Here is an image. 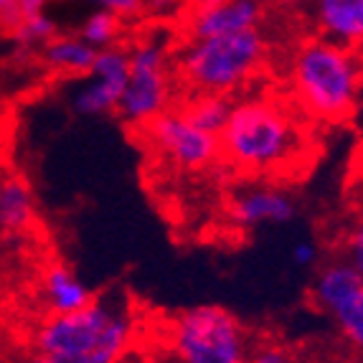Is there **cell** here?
<instances>
[{"instance_id": "1", "label": "cell", "mask_w": 363, "mask_h": 363, "mask_svg": "<svg viewBox=\"0 0 363 363\" xmlns=\"http://www.w3.org/2000/svg\"><path fill=\"white\" fill-rule=\"evenodd\" d=\"M135 320L122 300L94 297L86 308L51 315L36 330V353L67 363H117L133 343Z\"/></svg>"}, {"instance_id": "2", "label": "cell", "mask_w": 363, "mask_h": 363, "mask_svg": "<svg viewBox=\"0 0 363 363\" xmlns=\"http://www.w3.org/2000/svg\"><path fill=\"white\" fill-rule=\"evenodd\" d=\"M300 130L279 104L269 99L236 102L218 145L231 165L249 173L282 168L300 150Z\"/></svg>"}, {"instance_id": "3", "label": "cell", "mask_w": 363, "mask_h": 363, "mask_svg": "<svg viewBox=\"0 0 363 363\" xmlns=\"http://www.w3.org/2000/svg\"><path fill=\"white\" fill-rule=\"evenodd\" d=\"M292 86L308 112L323 120L351 115L363 86V64L356 51L325 38L305 41L292 56Z\"/></svg>"}, {"instance_id": "4", "label": "cell", "mask_w": 363, "mask_h": 363, "mask_svg": "<svg viewBox=\"0 0 363 363\" xmlns=\"http://www.w3.org/2000/svg\"><path fill=\"white\" fill-rule=\"evenodd\" d=\"M264 59L259 28L234 36L191 41L181 54V74L201 94H229L242 86Z\"/></svg>"}, {"instance_id": "5", "label": "cell", "mask_w": 363, "mask_h": 363, "mask_svg": "<svg viewBox=\"0 0 363 363\" xmlns=\"http://www.w3.org/2000/svg\"><path fill=\"white\" fill-rule=\"evenodd\" d=\"M170 348L181 363H247V330L229 310L199 305L183 310L170 325Z\"/></svg>"}, {"instance_id": "6", "label": "cell", "mask_w": 363, "mask_h": 363, "mask_svg": "<svg viewBox=\"0 0 363 363\" xmlns=\"http://www.w3.org/2000/svg\"><path fill=\"white\" fill-rule=\"evenodd\" d=\"M130 79L122 91L117 115L128 125L145 128L155 117L168 112L170 79H168V51L160 41L147 38L128 51Z\"/></svg>"}, {"instance_id": "7", "label": "cell", "mask_w": 363, "mask_h": 363, "mask_svg": "<svg viewBox=\"0 0 363 363\" xmlns=\"http://www.w3.org/2000/svg\"><path fill=\"white\" fill-rule=\"evenodd\" d=\"M143 130L152 145L165 157H170L178 168L203 170L221 152L216 135L196 128L186 117V112H163Z\"/></svg>"}, {"instance_id": "8", "label": "cell", "mask_w": 363, "mask_h": 363, "mask_svg": "<svg viewBox=\"0 0 363 363\" xmlns=\"http://www.w3.org/2000/svg\"><path fill=\"white\" fill-rule=\"evenodd\" d=\"M130 79V54L120 46L97 51L94 67L84 74V82H79L72 91L69 104L77 115L97 117L107 112H117L122 91Z\"/></svg>"}, {"instance_id": "9", "label": "cell", "mask_w": 363, "mask_h": 363, "mask_svg": "<svg viewBox=\"0 0 363 363\" xmlns=\"http://www.w3.org/2000/svg\"><path fill=\"white\" fill-rule=\"evenodd\" d=\"M259 18L262 6L255 0H196V8L188 21V33L191 41L234 36L259 28Z\"/></svg>"}, {"instance_id": "10", "label": "cell", "mask_w": 363, "mask_h": 363, "mask_svg": "<svg viewBox=\"0 0 363 363\" xmlns=\"http://www.w3.org/2000/svg\"><path fill=\"white\" fill-rule=\"evenodd\" d=\"M295 213V199L274 186H247L231 199V218L242 229L290 224Z\"/></svg>"}, {"instance_id": "11", "label": "cell", "mask_w": 363, "mask_h": 363, "mask_svg": "<svg viewBox=\"0 0 363 363\" xmlns=\"http://www.w3.org/2000/svg\"><path fill=\"white\" fill-rule=\"evenodd\" d=\"M313 16L325 41L351 51L363 46V0H313Z\"/></svg>"}, {"instance_id": "12", "label": "cell", "mask_w": 363, "mask_h": 363, "mask_svg": "<svg viewBox=\"0 0 363 363\" xmlns=\"http://www.w3.org/2000/svg\"><path fill=\"white\" fill-rule=\"evenodd\" d=\"M363 290V277L348 259L328 262L313 282V300L325 315L333 318L348 300Z\"/></svg>"}, {"instance_id": "13", "label": "cell", "mask_w": 363, "mask_h": 363, "mask_svg": "<svg viewBox=\"0 0 363 363\" xmlns=\"http://www.w3.org/2000/svg\"><path fill=\"white\" fill-rule=\"evenodd\" d=\"M36 221V199L21 173H3L0 181V226L6 234H26Z\"/></svg>"}, {"instance_id": "14", "label": "cell", "mask_w": 363, "mask_h": 363, "mask_svg": "<svg viewBox=\"0 0 363 363\" xmlns=\"http://www.w3.org/2000/svg\"><path fill=\"white\" fill-rule=\"evenodd\" d=\"M43 300L49 305L51 315H69L86 308L94 300L86 282L77 277L67 264H51L43 272Z\"/></svg>"}, {"instance_id": "15", "label": "cell", "mask_w": 363, "mask_h": 363, "mask_svg": "<svg viewBox=\"0 0 363 363\" xmlns=\"http://www.w3.org/2000/svg\"><path fill=\"white\" fill-rule=\"evenodd\" d=\"M43 64L56 74H69V77H84L94 67L97 49L82 41L79 36H54L41 54Z\"/></svg>"}, {"instance_id": "16", "label": "cell", "mask_w": 363, "mask_h": 363, "mask_svg": "<svg viewBox=\"0 0 363 363\" xmlns=\"http://www.w3.org/2000/svg\"><path fill=\"white\" fill-rule=\"evenodd\" d=\"M231 109H234V104L226 99V94H201L183 112H186V117L194 122L196 128L206 130V133L218 138V135L224 133L226 122H229Z\"/></svg>"}, {"instance_id": "17", "label": "cell", "mask_w": 363, "mask_h": 363, "mask_svg": "<svg viewBox=\"0 0 363 363\" xmlns=\"http://www.w3.org/2000/svg\"><path fill=\"white\" fill-rule=\"evenodd\" d=\"M117 36H120V16H115L112 11H104V8H97L91 13L79 30V38L94 46L97 51L115 46Z\"/></svg>"}, {"instance_id": "18", "label": "cell", "mask_w": 363, "mask_h": 363, "mask_svg": "<svg viewBox=\"0 0 363 363\" xmlns=\"http://www.w3.org/2000/svg\"><path fill=\"white\" fill-rule=\"evenodd\" d=\"M54 36H59V30H56V23L51 16L41 13L36 18H28L18 26L16 30H11V41L28 49V46H46Z\"/></svg>"}, {"instance_id": "19", "label": "cell", "mask_w": 363, "mask_h": 363, "mask_svg": "<svg viewBox=\"0 0 363 363\" xmlns=\"http://www.w3.org/2000/svg\"><path fill=\"white\" fill-rule=\"evenodd\" d=\"M333 320L345 340L363 351V290L333 315Z\"/></svg>"}, {"instance_id": "20", "label": "cell", "mask_w": 363, "mask_h": 363, "mask_svg": "<svg viewBox=\"0 0 363 363\" xmlns=\"http://www.w3.org/2000/svg\"><path fill=\"white\" fill-rule=\"evenodd\" d=\"M46 13V0H13L6 11H0V26L11 33V30L18 28L23 21L36 18Z\"/></svg>"}, {"instance_id": "21", "label": "cell", "mask_w": 363, "mask_h": 363, "mask_svg": "<svg viewBox=\"0 0 363 363\" xmlns=\"http://www.w3.org/2000/svg\"><path fill=\"white\" fill-rule=\"evenodd\" d=\"M345 259L356 267V272L363 277V218L356 221L345 236Z\"/></svg>"}, {"instance_id": "22", "label": "cell", "mask_w": 363, "mask_h": 363, "mask_svg": "<svg viewBox=\"0 0 363 363\" xmlns=\"http://www.w3.org/2000/svg\"><path fill=\"white\" fill-rule=\"evenodd\" d=\"M247 363H292L290 353L282 348V345H259V348H255V351L249 353Z\"/></svg>"}, {"instance_id": "23", "label": "cell", "mask_w": 363, "mask_h": 363, "mask_svg": "<svg viewBox=\"0 0 363 363\" xmlns=\"http://www.w3.org/2000/svg\"><path fill=\"white\" fill-rule=\"evenodd\" d=\"M89 3H97L99 8L112 11L115 16H130V13H138L145 0H89Z\"/></svg>"}, {"instance_id": "24", "label": "cell", "mask_w": 363, "mask_h": 363, "mask_svg": "<svg viewBox=\"0 0 363 363\" xmlns=\"http://www.w3.org/2000/svg\"><path fill=\"white\" fill-rule=\"evenodd\" d=\"M290 255L297 267H310V264H315V259H318V249H315L313 242H297L295 247H292Z\"/></svg>"}, {"instance_id": "25", "label": "cell", "mask_w": 363, "mask_h": 363, "mask_svg": "<svg viewBox=\"0 0 363 363\" xmlns=\"http://www.w3.org/2000/svg\"><path fill=\"white\" fill-rule=\"evenodd\" d=\"M26 363H67V361H61V358H54V356H43V353H36V356H30Z\"/></svg>"}, {"instance_id": "26", "label": "cell", "mask_w": 363, "mask_h": 363, "mask_svg": "<svg viewBox=\"0 0 363 363\" xmlns=\"http://www.w3.org/2000/svg\"><path fill=\"white\" fill-rule=\"evenodd\" d=\"M279 6H287V8H297V6H305L308 0H277Z\"/></svg>"}, {"instance_id": "27", "label": "cell", "mask_w": 363, "mask_h": 363, "mask_svg": "<svg viewBox=\"0 0 363 363\" xmlns=\"http://www.w3.org/2000/svg\"><path fill=\"white\" fill-rule=\"evenodd\" d=\"M0 181H3V170H0ZM3 242H6V231L0 226V249H3Z\"/></svg>"}, {"instance_id": "28", "label": "cell", "mask_w": 363, "mask_h": 363, "mask_svg": "<svg viewBox=\"0 0 363 363\" xmlns=\"http://www.w3.org/2000/svg\"><path fill=\"white\" fill-rule=\"evenodd\" d=\"M11 3H13V0H0V11H6V8L11 6Z\"/></svg>"}, {"instance_id": "29", "label": "cell", "mask_w": 363, "mask_h": 363, "mask_svg": "<svg viewBox=\"0 0 363 363\" xmlns=\"http://www.w3.org/2000/svg\"><path fill=\"white\" fill-rule=\"evenodd\" d=\"M255 3H259V6H267V3H277V0H255Z\"/></svg>"}]
</instances>
